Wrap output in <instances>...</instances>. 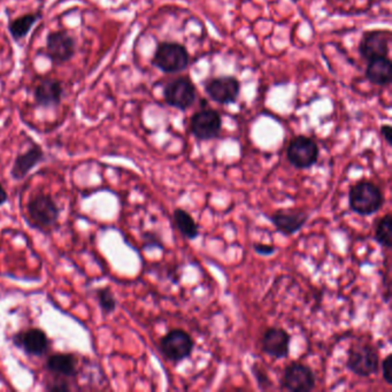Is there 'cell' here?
Returning a JSON list of instances; mask_svg holds the SVG:
<instances>
[{
  "label": "cell",
  "mask_w": 392,
  "mask_h": 392,
  "mask_svg": "<svg viewBox=\"0 0 392 392\" xmlns=\"http://www.w3.org/2000/svg\"><path fill=\"white\" fill-rule=\"evenodd\" d=\"M27 214L31 228L43 234H52L59 228L60 208L49 194L37 192L31 196L27 204Z\"/></svg>",
  "instance_id": "cell-1"
},
{
  "label": "cell",
  "mask_w": 392,
  "mask_h": 392,
  "mask_svg": "<svg viewBox=\"0 0 392 392\" xmlns=\"http://www.w3.org/2000/svg\"><path fill=\"white\" fill-rule=\"evenodd\" d=\"M383 204V194L381 189L371 181L362 179L349 188V208L358 215H373L382 208Z\"/></svg>",
  "instance_id": "cell-2"
},
{
  "label": "cell",
  "mask_w": 392,
  "mask_h": 392,
  "mask_svg": "<svg viewBox=\"0 0 392 392\" xmlns=\"http://www.w3.org/2000/svg\"><path fill=\"white\" fill-rule=\"evenodd\" d=\"M188 50L177 42H162L155 49L152 65L162 73H181L189 66Z\"/></svg>",
  "instance_id": "cell-3"
},
{
  "label": "cell",
  "mask_w": 392,
  "mask_h": 392,
  "mask_svg": "<svg viewBox=\"0 0 392 392\" xmlns=\"http://www.w3.org/2000/svg\"><path fill=\"white\" fill-rule=\"evenodd\" d=\"M347 367L353 374L369 377L376 374L380 368V356L369 344H356L349 347Z\"/></svg>",
  "instance_id": "cell-4"
},
{
  "label": "cell",
  "mask_w": 392,
  "mask_h": 392,
  "mask_svg": "<svg viewBox=\"0 0 392 392\" xmlns=\"http://www.w3.org/2000/svg\"><path fill=\"white\" fill-rule=\"evenodd\" d=\"M159 347L168 362L177 364L191 357L195 349V341L191 335L182 329H173L160 340Z\"/></svg>",
  "instance_id": "cell-5"
},
{
  "label": "cell",
  "mask_w": 392,
  "mask_h": 392,
  "mask_svg": "<svg viewBox=\"0 0 392 392\" xmlns=\"http://www.w3.org/2000/svg\"><path fill=\"white\" fill-rule=\"evenodd\" d=\"M319 146L310 137L297 136L289 143L286 149V158L290 164L297 169H308L319 159Z\"/></svg>",
  "instance_id": "cell-6"
},
{
  "label": "cell",
  "mask_w": 392,
  "mask_h": 392,
  "mask_svg": "<svg viewBox=\"0 0 392 392\" xmlns=\"http://www.w3.org/2000/svg\"><path fill=\"white\" fill-rule=\"evenodd\" d=\"M197 90L189 77H177L164 88V99L168 106L186 111L194 105Z\"/></svg>",
  "instance_id": "cell-7"
},
{
  "label": "cell",
  "mask_w": 392,
  "mask_h": 392,
  "mask_svg": "<svg viewBox=\"0 0 392 392\" xmlns=\"http://www.w3.org/2000/svg\"><path fill=\"white\" fill-rule=\"evenodd\" d=\"M316 379L312 368L293 362L283 371L281 386L291 392H310L315 388Z\"/></svg>",
  "instance_id": "cell-8"
},
{
  "label": "cell",
  "mask_w": 392,
  "mask_h": 392,
  "mask_svg": "<svg viewBox=\"0 0 392 392\" xmlns=\"http://www.w3.org/2000/svg\"><path fill=\"white\" fill-rule=\"evenodd\" d=\"M222 118L218 111L207 108L195 113L190 120V131L196 140H215L221 134Z\"/></svg>",
  "instance_id": "cell-9"
},
{
  "label": "cell",
  "mask_w": 392,
  "mask_h": 392,
  "mask_svg": "<svg viewBox=\"0 0 392 392\" xmlns=\"http://www.w3.org/2000/svg\"><path fill=\"white\" fill-rule=\"evenodd\" d=\"M12 342L16 347L30 357L45 356L51 347L47 335L40 328H28L18 332L13 335Z\"/></svg>",
  "instance_id": "cell-10"
},
{
  "label": "cell",
  "mask_w": 392,
  "mask_h": 392,
  "mask_svg": "<svg viewBox=\"0 0 392 392\" xmlns=\"http://www.w3.org/2000/svg\"><path fill=\"white\" fill-rule=\"evenodd\" d=\"M46 55L53 64H65L75 55V42L67 31H52L46 37Z\"/></svg>",
  "instance_id": "cell-11"
},
{
  "label": "cell",
  "mask_w": 392,
  "mask_h": 392,
  "mask_svg": "<svg viewBox=\"0 0 392 392\" xmlns=\"http://www.w3.org/2000/svg\"><path fill=\"white\" fill-rule=\"evenodd\" d=\"M205 92L215 103L229 105L240 97V83L234 77H215L205 84Z\"/></svg>",
  "instance_id": "cell-12"
},
{
  "label": "cell",
  "mask_w": 392,
  "mask_h": 392,
  "mask_svg": "<svg viewBox=\"0 0 392 392\" xmlns=\"http://www.w3.org/2000/svg\"><path fill=\"white\" fill-rule=\"evenodd\" d=\"M391 33L386 30L368 31L359 44V53L365 60L386 58L389 55Z\"/></svg>",
  "instance_id": "cell-13"
},
{
  "label": "cell",
  "mask_w": 392,
  "mask_h": 392,
  "mask_svg": "<svg viewBox=\"0 0 392 392\" xmlns=\"http://www.w3.org/2000/svg\"><path fill=\"white\" fill-rule=\"evenodd\" d=\"M289 332L283 328L271 327L264 332L262 338V352L274 359H284L290 352Z\"/></svg>",
  "instance_id": "cell-14"
},
{
  "label": "cell",
  "mask_w": 392,
  "mask_h": 392,
  "mask_svg": "<svg viewBox=\"0 0 392 392\" xmlns=\"http://www.w3.org/2000/svg\"><path fill=\"white\" fill-rule=\"evenodd\" d=\"M269 220L279 233L291 236L306 225L308 213L303 210H280L274 212Z\"/></svg>",
  "instance_id": "cell-15"
},
{
  "label": "cell",
  "mask_w": 392,
  "mask_h": 392,
  "mask_svg": "<svg viewBox=\"0 0 392 392\" xmlns=\"http://www.w3.org/2000/svg\"><path fill=\"white\" fill-rule=\"evenodd\" d=\"M45 368L58 379H74L79 374V360L74 353H53L46 360Z\"/></svg>",
  "instance_id": "cell-16"
},
{
  "label": "cell",
  "mask_w": 392,
  "mask_h": 392,
  "mask_svg": "<svg viewBox=\"0 0 392 392\" xmlns=\"http://www.w3.org/2000/svg\"><path fill=\"white\" fill-rule=\"evenodd\" d=\"M64 88L57 79H44L37 84L34 90V99L40 107L58 106L62 99Z\"/></svg>",
  "instance_id": "cell-17"
},
{
  "label": "cell",
  "mask_w": 392,
  "mask_h": 392,
  "mask_svg": "<svg viewBox=\"0 0 392 392\" xmlns=\"http://www.w3.org/2000/svg\"><path fill=\"white\" fill-rule=\"evenodd\" d=\"M44 151L40 145L34 144L30 149H28L25 153L18 155L16 160L13 162L11 169V177L16 181L25 179L28 174L30 173L37 164L44 160Z\"/></svg>",
  "instance_id": "cell-18"
},
{
  "label": "cell",
  "mask_w": 392,
  "mask_h": 392,
  "mask_svg": "<svg viewBox=\"0 0 392 392\" xmlns=\"http://www.w3.org/2000/svg\"><path fill=\"white\" fill-rule=\"evenodd\" d=\"M366 77L371 84H375V86H389L392 79L391 60L386 57V58H379L368 61V66L366 68Z\"/></svg>",
  "instance_id": "cell-19"
},
{
  "label": "cell",
  "mask_w": 392,
  "mask_h": 392,
  "mask_svg": "<svg viewBox=\"0 0 392 392\" xmlns=\"http://www.w3.org/2000/svg\"><path fill=\"white\" fill-rule=\"evenodd\" d=\"M40 13H29V14L18 16L16 20L9 22V34L12 35L14 40H23L30 33L31 28L36 25L37 21H40Z\"/></svg>",
  "instance_id": "cell-20"
},
{
  "label": "cell",
  "mask_w": 392,
  "mask_h": 392,
  "mask_svg": "<svg viewBox=\"0 0 392 392\" xmlns=\"http://www.w3.org/2000/svg\"><path fill=\"white\" fill-rule=\"evenodd\" d=\"M173 220L175 222L177 228L179 233L188 238V240H194L199 236V229H198L197 223L195 219L192 218L191 214L186 212L182 208H177L174 211Z\"/></svg>",
  "instance_id": "cell-21"
},
{
  "label": "cell",
  "mask_w": 392,
  "mask_h": 392,
  "mask_svg": "<svg viewBox=\"0 0 392 392\" xmlns=\"http://www.w3.org/2000/svg\"><path fill=\"white\" fill-rule=\"evenodd\" d=\"M392 218L391 214H386L375 227L374 238L381 247L391 249L392 247Z\"/></svg>",
  "instance_id": "cell-22"
},
{
  "label": "cell",
  "mask_w": 392,
  "mask_h": 392,
  "mask_svg": "<svg viewBox=\"0 0 392 392\" xmlns=\"http://www.w3.org/2000/svg\"><path fill=\"white\" fill-rule=\"evenodd\" d=\"M96 299L101 307V313L105 316L112 314L118 306V301L110 288H99L96 290Z\"/></svg>",
  "instance_id": "cell-23"
},
{
  "label": "cell",
  "mask_w": 392,
  "mask_h": 392,
  "mask_svg": "<svg viewBox=\"0 0 392 392\" xmlns=\"http://www.w3.org/2000/svg\"><path fill=\"white\" fill-rule=\"evenodd\" d=\"M253 376L256 377L257 383L262 390H269L273 386L271 377L268 376V373L264 367L260 366L258 362H254L252 366Z\"/></svg>",
  "instance_id": "cell-24"
},
{
  "label": "cell",
  "mask_w": 392,
  "mask_h": 392,
  "mask_svg": "<svg viewBox=\"0 0 392 392\" xmlns=\"http://www.w3.org/2000/svg\"><path fill=\"white\" fill-rule=\"evenodd\" d=\"M382 373L386 383L392 384V354H388L382 362Z\"/></svg>",
  "instance_id": "cell-25"
},
{
  "label": "cell",
  "mask_w": 392,
  "mask_h": 392,
  "mask_svg": "<svg viewBox=\"0 0 392 392\" xmlns=\"http://www.w3.org/2000/svg\"><path fill=\"white\" fill-rule=\"evenodd\" d=\"M253 250L256 251L258 254L260 256L269 257L271 254L275 253L276 249L271 244H264V243H254L253 244Z\"/></svg>",
  "instance_id": "cell-26"
},
{
  "label": "cell",
  "mask_w": 392,
  "mask_h": 392,
  "mask_svg": "<svg viewBox=\"0 0 392 392\" xmlns=\"http://www.w3.org/2000/svg\"><path fill=\"white\" fill-rule=\"evenodd\" d=\"M46 390H49V391H70L72 388L67 381H65L64 379H58L55 382L47 384Z\"/></svg>",
  "instance_id": "cell-27"
},
{
  "label": "cell",
  "mask_w": 392,
  "mask_h": 392,
  "mask_svg": "<svg viewBox=\"0 0 392 392\" xmlns=\"http://www.w3.org/2000/svg\"><path fill=\"white\" fill-rule=\"evenodd\" d=\"M381 135L383 137L384 140H386L388 145H391L392 144V128L390 125H381Z\"/></svg>",
  "instance_id": "cell-28"
},
{
  "label": "cell",
  "mask_w": 392,
  "mask_h": 392,
  "mask_svg": "<svg viewBox=\"0 0 392 392\" xmlns=\"http://www.w3.org/2000/svg\"><path fill=\"white\" fill-rule=\"evenodd\" d=\"M7 199H9V194L4 188L3 184L0 183V206H3L6 203Z\"/></svg>",
  "instance_id": "cell-29"
}]
</instances>
